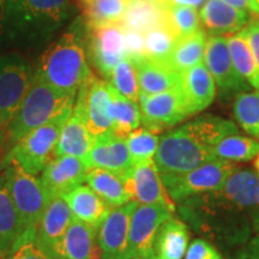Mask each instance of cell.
Masks as SVG:
<instances>
[{
    "label": "cell",
    "mask_w": 259,
    "mask_h": 259,
    "mask_svg": "<svg viewBox=\"0 0 259 259\" xmlns=\"http://www.w3.org/2000/svg\"><path fill=\"white\" fill-rule=\"evenodd\" d=\"M179 204L191 226L220 244L245 241L259 211V176L252 169L235 170L219 190Z\"/></svg>",
    "instance_id": "obj_1"
},
{
    "label": "cell",
    "mask_w": 259,
    "mask_h": 259,
    "mask_svg": "<svg viewBox=\"0 0 259 259\" xmlns=\"http://www.w3.org/2000/svg\"><path fill=\"white\" fill-rule=\"evenodd\" d=\"M238 134L234 122L216 115H200L170 130L160 138L155 164L164 181L176 179L215 160V147L227 136Z\"/></svg>",
    "instance_id": "obj_2"
},
{
    "label": "cell",
    "mask_w": 259,
    "mask_h": 259,
    "mask_svg": "<svg viewBox=\"0 0 259 259\" xmlns=\"http://www.w3.org/2000/svg\"><path fill=\"white\" fill-rule=\"evenodd\" d=\"M73 14L72 0H5V34L18 42L41 44Z\"/></svg>",
    "instance_id": "obj_3"
},
{
    "label": "cell",
    "mask_w": 259,
    "mask_h": 259,
    "mask_svg": "<svg viewBox=\"0 0 259 259\" xmlns=\"http://www.w3.org/2000/svg\"><path fill=\"white\" fill-rule=\"evenodd\" d=\"M35 74L60 92L77 95L80 87L94 76L77 31L66 32L50 46Z\"/></svg>",
    "instance_id": "obj_4"
},
{
    "label": "cell",
    "mask_w": 259,
    "mask_h": 259,
    "mask_svg": "<svg viewBox=\"0 0 259 259\" xmlns=\"http://www.w3.org/2000/svg\"><path fill=\"white\" fill-rule=\"evenodd\" d=\"M74 99L76 96L53 88L35 74L34 82L23 103L8 125L5 155L32 130L46 124L66 109L72 108Z\"/></svg>",
    "instance_id": "obj_5"
},
{
    "label": "cell",
    "mask_w": 259,
    "mask_h": 259,
    "mask_svg": "<svg viewBox=\"0 0 259 259\" xmlns=\"http://www.w3.org/2000/svg\"><path fill=\"white\" fill-rule=\"evenodd\" d=\"M0 171L21 219L22 236L17 245L19 247L28 241H35L37 226L51 199L41 180L24 171L15 161H3Z\"/></svg>",
    "instance_id": "obj_6"
},
{
    "label": "cell",
    "mask_w": 259,
    "mask_h": 259,
    "mask_svg": "<svg viewBox=\"0 0 259 259\" xmlns=\"http://www.w3.org/2000/svg\"><path fill=\"white\" fill-rule=\"evenodd\" d=\"M72 108L66 109L54 119L25 135L4 156L3 161H15L24 171L36 177L48 162L56 157L61 130L70 118Z\"/></svg>",
    "instance_id": "obj_7"
},
{
    "label": "cell",
    "mask_w": 259,
    "mask_h": 259,
    "mask_svg": "<svg viewBox=\"0 0 259 259\" xmlns=\"http://www.w3.org/2000/svg\"><path fill=\"white\" fill-rule=\"evenodd\" d=\"M34 78L30 64L18 53L0 57V125L8 126L12 121Z\"/></svg>",
    "instance_id": "obj_8"
},
{
    "label": "cell",
    "mask_w": 259,
    "mask_h": 259,
    "mask_svg": "<svg viewBox=\"0 0 259 259\" xmlns=\"http://www.w3.org/2000/svg\"><path fill=\"white\" fill-rule=\"evenodd\" d=\"M235 170L238 168L233 162L215 158L184 176L164 181L163 185L171 200L180 203L219 190Z\"/></svg>",
    "instance_id": "obj_9"
},
{
    "label": "cell",
    "mask_w": 259,
    "mask_h": 259,
    "mask_svg": "<svg viewBox=\"0 0 259 259\" xmlns=\"http://www.w3.org/2000/svg\"><path fill=\"white\" fill-rule=\"evenodd\" d=\"M111 84L92 76L80 87L73 109L83 118L93 136L112 131Z\"/></svg>",
    "instance_id": "obj_10"
},
{
    "label": "cell",
    "mask_w": 259,
    "mask_h": 259,
    "mask_svg": "<svg viewBox=\"0 0 259 259\" xmlns=\"http://www.w3.org/2000/svg\"><path fill=\"white\" fill-rule=\"evenodd\" d=\"M138 101L142 122L154 134L166 131L190 116L180 88L150 96H139Z\"/></svg>",
    "instance_id": "obj_11"
},
{
    "label": "cell",
    "mask_w": 259,
    "mask_h": 259,
    "mask_svg": "<svg viewBox=\"0 0 259 259\" xmlns=\"http://www.w3.org/2000/svg\"><path fill=\"white\" fill-rule=\"evenodd\" d=\"M173 213L174 210L162 204H137L130 220V259L154 254V242L158 229Z\"/></svg>",
    "instance_id": "obj_12"
},
{
    "label": "cell",
    "mask_w": 259,
    "mask_h": 259,
    "mask_svg": "<svg viewBox=\"0 0 259 259\" xmlns=\"http://www.w3.org/2000/svg\"><path fill=\"white\" fill-rule=\"evenodd\" d=\"M203 63L222 96L239 95L250 89L248 83L235 70L226 36L208 37Z\"/></svg>",
    "instance_id": "obj_13"
},
{
    "label": "cell",
    "mask_w": 259,
    "mask_h": 259,
    "mask_svg": "<svg viewBox=\"0 0 259 259\" xmlns=\"http://www.w3.org/2000/svg\"><path fill=\"white\" fill-rule=\"evenodd\" d=\"M89 30L88 56L90 60L102 76L111 78L116 65L127 58L125 29L119 23Z\"/></svg>",
    "instance_id": "obj_14"
},
{
    "label": "cell",
    "mask_w": 259,
    "mask_h": 259,
    "mask_svg": "<svg viewBox=\"0 0 259 259\" xmlns=\"http://www.w3.org/2000/svg\"><path fill=\"white\" fill-rule=\"evenodd\" d=\"M138 203L128 202L111 210L105 221L97 229V244L102 259L128 258L130 220Z\"/></svg>",
    "instance_id": "obj_15"
},
{
    "label": "cell",
    "mask_w": 259,
    "mask_h": 259,
    "mask_svg": "<svg viewBox=\"0 0 259 259\" xmlns=\"http://www.w3.org/2000/svg\"><path fill=\"white\" fill-rule=\"evenodd\" d=\"M84 162L89 169L101 168L118 174L124 180L131 174L134 168L125 138L116 136L112 131L96 136Z\"/></svg>",
    "instance_id": "obj_16"
},
{
    "label": "cell",
    "mask_w": 259,
    "mask_h": 259,
    "mask_svg": "<svg viewBox=\"0 0 259 259\" xmlns=\"http://www.w3.org/2000/svg\"><path fill=\"white\" fill-rule=\"evenodd\" d=\"M125 186L132 202L138 204H162L176 211V204L168 194L155 161L135 164L125 179Z\"/></svg>",
    "instance_id": "obj_17"
},
{
    "label": "cell",
    "mask_w": 259,
    "mask_h": 259,
    "mask_svg": "<svg viewBox=\"0 0 259 259\" xmlns=\"http://www.w3.org/2000/svg\"><path fill=\"white\" fill-rule=\"evenodd\" d=\"M73 215L66 200L57 197L50 200L37 226L36 244L52 259H63L61 245Z\"/></svg>",
    "instance_id": "obj_18"
},
{
    "label": "cell",
    "mask_w": 259,
    "mask_h": 259,
    "mask_svg": "<svg viewBox=\"0 0 259 259\" xmlns=\"http://www.w3.org/2000/svg\"><path fill=\"white\" fill-rule=\"evenodd\" d=\"M89 168L73 156H56L41 171V184L50 199L63 197L85 181Z\"/></svg>",
    "instance_id": "obj_19"
},
{
    "label": "cell",
    "mask_w": 259,
    "mask_h": 259,
    "mask_svg": "<svg viewBox=\"0 0 259 259\" xmlns=\"http://www.w3.org/2000/svg\"><path fill=\"white\" fill-rule=\"evenodd\" d=\"M179 88L190 115L208 108L213 102L218 93L215 80L204 63L180 73Z\"/></svg>",
    "instance_id": "obj_20"
},
{
    "label": "cell",
    "mask_w": 259,
    "mask_h": 259,
    "mask_svg": "<svg viewBox=\"0 0 259 259\" xmlns=\"http://www.w3.org/2000/svg\"><path fill=\"white\" fill-rule=\"evenodd\" d=\"M203 30L210 36H225L240 31L247 24V11L235 9L223 0H205L199 11Z\"/></svg>",
    "instance_id": "obj_21"
},
{
    "label": "cell",
    "mask_w": 259,
    "mask_h": 259,
    "mask_svg": "<svg viewBox=\"0 0 259 259\" xmlns=\"http://www.w3.org/2000/svg\"><path fill=\"white\" fill-rule=\"evenodd\" d=\"M137 71L139 96H150L179 88L180 73L167 63L142 58L134 61Z\"/></svg>",
    "instance_id": "obj_22"
},
{
    "label": "cell",
    "mask_w": 259,
    "mask_h": 259,
    "mask_svg": "<svg viewBox=\"0 0 259 259\" xmlns=\"http://www.w3.org/2000/svg\"><path fill=\"white\" fill-rule=\"evenodd\" d=\"M63 198L69 204L73 218L99 229L112 208L88 185H79Z\"/></svg>",
    "instance_id": "obj_23"
},
{
    "label": "cell",
    "mask_w": 259,
    "mask_h": 259,
    "mask_svg": "<svg viewBox=\"0 0 259 259\" xmlns=\"http://www.w3.org/2000/svg\"><path fill=\"white\" fill-rule=\"evenodd\" d=\"M97 231L77 219H72L61 245L63 259H102L97 244Z\"/></svg>",
    "instance_id": "obj_24"
},
{
    "label": "cell",
    "mask_w": 259,
    "mask_h": 259,
    "mask_svg": "<svg viewBox=\"0 0 259 259\" xmlns=\"http://www.w3.org/2000/svg\"><path fill=\"white\" fill-rule=\"evenodd\" d=\"M95 136H93L83 118L72 109L70 118L64 125L58 141L56 156H73L85 160L92 149Z\"/></svg>",
    "instance_id": "obj_25"
},
{
    "label": "cell",
    "mask_w": 259,
    "mask_h": 259,
    "mask_svg": "<svg viewBox=\"0 0 259 259\" xmlns=\"http://www.w3.org/2000/svg\"><path fill=\"white\" fill-rule=\"evenodd\" d=\"M189 227L171 216L158 229L154 242V254L157 259H183L189 247Z\"/></svg>",
    "instance_id": "obj_26"
},
{
    "label": "cell",
    "mask_w": 259,
    "mask_h": 259,
    "mask_svg": "<svg viewBox=\"0 0 259 259\" xmlns=\"http://www.w3.org/2000/svg\"><path fill=\"white\" fill-rule=\"evenodd\" d=\"M21 236V219L0 171V258L16 250Z\"/></svg>",
    "instance_id": "obj_27"
},
{
    "label": "cell",
    "mask_w": 259,
    "mask_h": 259,
    "mask_svg": "<svg viewBox=\"0 0 259 259\" xmlns=\"http://www.w3.org/2000/svg\"><path fill=\"white\" fill-rule=\"evenodd\" d=\"M166 6L155 0H128L120 24L127 30L145 34L151 29L166 24Z\"/></svg>",
    "instance_id": "obj_28"
},
{
    "label": "cell",
    "mask_w": 259,
    "mask_h": 259,
    "mask_svg": "<svg viewBox=\"0 0 259 259\" xmlns=\"http://www.w3.org/2000/svg\"><path fill=\"white\" fill-rule=\"evenodd\" d=\"M85 181L112 209L132 202L126 190L125 180L113 171L101 168H90Z\"/></svg>",
    "instance_id": "obj_29"
},
{
    "label": "cell",
    "mask_w": 259,
    "mask_h": 259,
    "mask_svg": "<svg viewBox=\"0 0 259 259\" xmlns=\"http://www.w3.org/2000/svg\"><path fill=\"white\" fill-rule=\"evenodd\" d=\"M206 41L208 34L203 29H199L190 36L179 38L168 58L167 64L177 72L181 73L203 63Z\"/></svg>",
    "instance_id": "obj_30"
},
{
    "label": "cell",
    "mask_w": 259,
    "mask_h": 259,
    "mask_svg": "<svg viewBox=\"0 0 259 259\" xmlns=\"http://www.w3.org/2000/svg\"><path fill=\"white\" fill-rule=\"evenodd\" d=\"M226 37L235 70L248 85L259 90V69L244 28L234 34L227 35Z\"/></svg>",
    "instance_id": "obj_31"
},
{
    "label": "cell",
    "mask_w": 259,
    "mask_h": 259,
    "mask_svg": "<svg viewBox=\"0 0 259 259\" xmlns=\"http://www.w3.org/2000/svg\"><path fill=\"white\" fill-rule=\"evenodd\" d=\"M111 84V83H109ZM112 106V132L120 137H126L132 131L137 130L142 122L141 109L136 101L126 99L116 93L111 85Z\"/></svg>",
    "instance_id": "obj_32"
},
{
    "label": "cell",
    "mask_w": 259,
    "mask_h": 259,
    "mask_svg": "<svg viewBox=\"0 0 259 259\" xmlns=\"http://www.w3.org/2000/svg\"><path fill=\"white\" fill-rule=\"evenodd\" d=\"M128 0H87L84 16L89 29L119 24L124 17Z\"/></svg>",
    "instance_id": "obj_33"
},
{
    "label": "cell",
    "mask_w": 259,
    "mask_h": 259,
    "mask_svg": "<svg viewBox=\"0 0 259 259\" xmlns=\"http://www.w3.org/2000/svg\"><path fill=\"white\" fill-rule=\"evenodd\" d=\"M259 154L258 139L245 136L231 135L219 142L215 147V156L231 162L250 161Z\"/></svg>",
    "instance_id": "obj_34"
},
{
    "label": "cell",
    "mask_w": 259,
    "mask_h": 259,
    "mask_svg": "<svg viewBox=\"0 0 259 259\" xmlns=\"http://www.w3.org/2000/svg\"><path fill=\"white\" fill-rule=\"evenodd\" d=\"M233 113L236 122L246 134L259 138V90L236 95Z\"/></svg>",
    "instance_id": "obj_35"
},
{
    "label": "cell",
    "mask_w": 259,
    "mask_h": 259,
    "mask_svg": "<svg viewBox=\"0 0 259 259\" xmlns=\"http://www.w3.org/2000/svg\"><path fill=\"white\" fill-rule=\"evenodd\" d=\"M166 25L179 38L190 36L199 30L200 18L198 9L192 6L168 5Z\"/></svg>",
    "instance_id": "obj_36"
},
{
    "label": "cell",
    "mask_w": 259,
    "mask_h": 259,
    "mask_svg": "<svg viewBox=\"0 0 259 259\" xmlns=\"http://www.w3.org/2000/svg\"><path fill=\"white\" fill-rule=\"evenodd\" d=\"M145 58L167 63L178 38L166 24L151 29L144 34Z\"/></svg>",
    "instance_id": "obj_37"
},
{
    "label": "cell",
    "mask_w": 259,
    "mask_h": 259,
    "mask_svg": "<svg viewBox=\"0 0 259 259\" xmlns=\"http://www.w3.org/2000/svg\"><path fill=\"white\" fill-rule=\"evenodd\" d=\"M132 163L138 164L142 162L151 161L156 155L160 138L156 134L148 128H137L125 137Z\"/></svg>",
    "instance_id": "obj_38"
},
{
    "label": "cell",
    "mask_w": 259,
    "mask_h": 259,
    "mask_svg": "<svg viewBox=\"0 0 259 259\" xmlns=\"http://www.w3.org/2000/svg\"><path fill=\"white\" fill-rule=\"evenodd\" d=\"M109 83L115 89V92L120 94L121 96L131 100V101H138L139 87L137 71H136L134 63L128 58H125L116 65L111 74Z\"/></svg>",
    "instance_id": "obj_39"
},
{
    "label": "cell",
    "mask_w": 259,
    "mask_h": 259,
    "mask_svg": "<svg viewBox=\"0 0 259 259\" xmlns=\"http://www.w3.org/2000/svg\"><path fill=\"white\" fill-rule=\"evenodd\" d=\"M185 259H223L212 244L202 238L194 239L187 247Z\"/></svg>",
    "instance_id": "obj_40"
},
{
    "label": "cell",
    "mask_w": 259,
    "mask_h": 259,
    "mask_svg": "<svg viewBox=\"0 0 259 259\" xmlns=\"http://www.w3.org/2000/svg\"><path fill=\"white\" fill-rule=\"evenodd\" d=\"M125 37H126V52H127L128 59L134 63L136 60L145 58L144 34L125 29Z\"/></svg>",
    "instance_id": "obj_41"
},
{
    "label": "cell",
    "mask_w": 259,
    "mask_h": 259,
    "mask_svg": "<svg viewBox=\"0 0 259 259\" xmlns=\"http://www.w3.org/2000/svg\"><path fill=\"white\" fill-rule=\"evenodd\" d=\"M9 259H52L46 252L36 244V241H28L9 255Z\"/></svg>",
    "instance_id": "obj_42"
},
{
    "label": "cell",
    "mask_w": 259,
    "mask_h": 259,
    "mask_svg": "<svg viewBox=\"0 0 259 259\" xmlns=\"http://www.w3.org/2000/svg\"><path fill=\"white\" fill-rule=\"evenodd\" d=\"M244 30L246 32L248 44H250L252 53H253L254 59L257 61L258 69H259V17L258 16L248 19L247 24L244 27Z\"/></svg>",
    "instance_id": "obj_43"
},
{
    "label": "cell",
    "mask_w": 259,
    "mask_h": 259,
    "mask_svg": "<svg viewBox=\"0 0 259 259\" xmlns=\"http://www.w3.org/2000/svg\"><path fill=\"white\" fill-rule=\"evenodd\" d=\"M236 259H259V235L242 246L236 253Z\"/></svg>",
    "instance_id": "obj_44"
},
{
    "label": "cell",
    "mask_w": 259,
    "mask_h": 259,
    "mask_svg": "<svg viewBox=\"0 0 259 259\" xmlns=\"http://www.w3.org/2000/svg\"><path fill=\"white\" fill-rule=\"evenodd\" d=\"M6 145H8V126L0 125V164L4 160Z\"/></svg>",
    "instance_id": "obj_45"
},
{
    "label": "cell",
    "mask_w": 259,
    "mask_h": 259,
    "mask_svg": "<svg viewBox=\"0 0 259 259\" xmlns=\"http://www.w3.org/2000/svg\"><path fill=\"white\" fill-rule=\"evenodd\" d=\"M205 3V0H171L169 5H183V6H192V8L198 9L199 6Z\"/></svg>",
    "instance_id": "obj_46"
},
{
    "label": "cell",
    "mask_w": 259,
    "mask_h": 259,
    "mask_svg": "<svg viewBox=\"0 0 259 259\" xmlns=\"http://www.w3.org/2000/svg\"><path fill=\"white\" fill-rule=\"evenodd\" d=\"M223 2L233 6V8L242 10V11L250 10V0H223Z\"/></svg>",
    "instance_id": "obj_47"
},
{
    "label": "cell",
    "mask_w": 259,
    "mask_h": 259,
    "mask_svg": "<svg viewBox=\"0 0 259 259\" xmlns=\"http://www.w3.org/2000/svg\"><path fill=\"white\" fill-rule=\"evenodd\" d=\"M5 34V0H0V37Z\"/></svg>",
    "instance_id": "obj_48"
},
{
    "label": "cell",
    "mask_w": 259,
    "mask_h": 259,
    "mask_svg": "<svg viewBox=\"0 0 259 259\" xmlns=\"http://www.w3.org/2000/svg\"><path fill=\"white\" fill-rule=\"evenodd\" d=\"M250 11L259 17V0H250Z\"/></svg>",
    "instance_id": "obj_49"
},
{
    "label": "cell",
    "mask_w": 259,
    "mask_h": 259,
    "mask_svg": "<svg viewBox=\"0 0 259 259\" xmlns=\"http://www.w3.org/2000/svg\"><path fill=\"white\" fill-rule=\"evenodd\" d=\"M253 231L257 232L259 235V211L255 213L253 218Z\"/></svg>",
    "instance_id": "obj_50"
},
{
    "label": "cell",
    "mask_w": 259,
    "mask_h": 259,
    "mask_svg": "<svg viewBox=\"0 0 259 259\" xmlns=\"http://www.w3.org/2000/svg\"><path fill=\"white\" fill-rule=\"evenodd\" d=\"M155 2H157L158 4H161V5H163V6H168V5L170 4L171 0H155Z\"/></svg>",
    "instance_id": "obj_51"
},
{
    "label": "cell",
    "mask_w": 259,
    "mask_h": 259,
    "mask_svg": "<svg viewBox=\"0 0 259 259\" xmlns=\"http://www.w3.org/2000/svg\"><path fill=\"white\" fill-rule=\"evenodd\" d=\"M254 167H255V170H257V174L259 176V154L255 156V160H254Z\"/></svg>",
    "instance_id": "obj_52"
},
{
    "label": "cell",
    "mask_w": 259,
    "mask_h": 259,
    "mask_svg": "<svg viewBox=\"0 0 259 259\" xmlns=\"http://www.w3.org/2000/svg\"><path fill=\"white\" fill-rule=\"evenodd\" d=\"M134 259H157L156 255L155 254H151V255H142V257H137V258H134Z\"/></svg>",
    "instance_id": "obj_53"
},
{
    "label": "cell",
    "mask_w": 259,
    "mask_h": 259,
    "mask_svg": "<svg viewBox=\"0 0 259 259\" xmlns=\"http://www.w3.org/2000/svg\"><path fill=\"white\" fill-rule=\"evenodd\" d=\"M77 2H78V3H80V5H84V3H85L87 2V0H77Z\"/></svg>",
    "instance_id": "obj_54"
}]
</instances>
